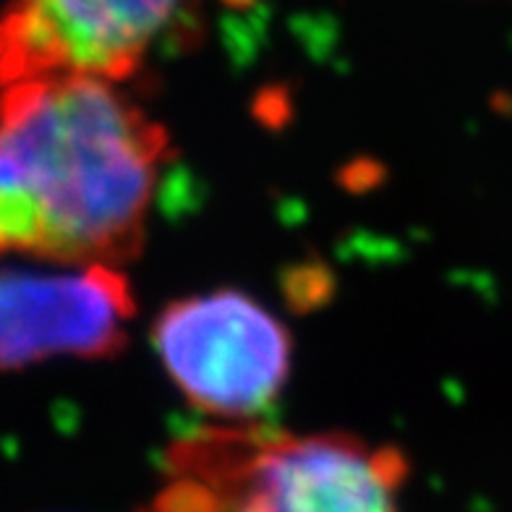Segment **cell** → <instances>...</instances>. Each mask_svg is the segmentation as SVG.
<instances>
[{"mask_svg":"<svg viewBox=\"0 0 512 512\" xmlns=\"http://www.w3.org/2000/svg\"><path fill=\"white\" fill-rule=\"evenodd\" d=\"M170 136L121 81L0 87V256L123 267L144 246Z\"/></svg>","mask_w":512,"mask_h":512,"instance_id":"obj_1","label":"cell"},{"mask_svg":"<svg viewBox=\"0 0 512 512\" xmlns=\"http://www.w3.org/2000/svg\"><path fill=\"white\" fill-rule=\"evenodd\" d=\"M189 0H8L0 87L58 74L126 81L178 24Z\"/></svg>","mask_w":512,"mask_h":512,"instance_id":"obj_4","label":"cell"},{"mask_svg":"<svg viewBox=\"0 0 512 512\" xmlns=\"http://www.w3.org/2000/svg\"><path fill=\"white\" fill-rule=\"evenodd\" d=\"M155 351L183 398L209 416L267 411L290 374L285 324L241 290L178 298L155 322Z\"/></svg>","mask_w":512,"mask_h":512,"instance_id":"obj_3","label":"cell"},{"mask_svg":"<svg viewBox=\"0 0 512 512\" xmlns=\"http://www.w3.org/2000/svg\"><path fill=\"white\" fill-rule=\"evenodd\" d=\"M34 262L0 264V371L123 351L136 301L121 267Z\"/></svg>","mask_w":512,"mask_h":512,"instance_id":"obj_5","label":"cell"},{"mask_svg":"<svg viewBox=\"0 0 512 512\" xmlns=\"http://www.w3.org/2000/svg\"><path fill=\"white\" fill-rule=\"evenodd\" d=\"M176 505L196 512H400L405 458L353 434L212 426L168 452Z\"/></svg>","mask_w":512,"mask_h":512,"instance_id":"obj_2","label":"cell"}]
</instances>
